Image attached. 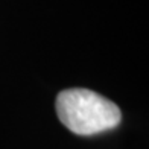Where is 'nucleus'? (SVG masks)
<instances>
[{"mask_svg": "<svg viewBox=\"0 0 149 149\" xmlns=\"http://www.w3.org/2000/svg\"><path fill=\"white\" fill-rule=\"evenodd\" d=\"M55 108L61 123L78 135H94L114 130L122 120L116 104L87 88L63 90L56 96Z\"/></svg>", "mask_w": 149, "mask_h": 149, "instance_id": "f257e3e1", "label": "nucleus"}]
</instances>
